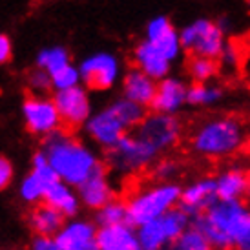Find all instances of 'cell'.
<instances>
[{"label": "cell", "instance_id": "11", "mask_svg": "<svg viewBox=\"0 0 250 250\" xmlns=\"http://www.w3.org/2000/svg\"><path fill=\"white\" fill-rule=\"evenodd\" d=\"M22 113H24L28 128L35 133L48 135V133L59 130V126H61V117H59V111L55 108V103L49 99H28L22 106Z\"/></svg>", "mask_w": 250, "mask_h": 250}, {"label": "cell", "instance_id": "32", "mask_svg": "<svg viewBox=\"0 0 250 250\" xmlns=\"http://www.w3.org/2000/svg\"><path fill=\"white\" fill-rule=\"evenodd\" d=\"M217 64L219 68H225V70H236L239 64V53L234 44H229V42L225 44L223 51L217 57Z\"/></svg>", "mask_w": 250, "mask_h": 250}, {"label": "cell", "instance_id": "28", "mask_svg": "<svg viewBox=\"0 0 250 250\" xmlns=\"http://www.w3.org/2000/svg\"><path fill=\"white\" fill-rule=\"evenodd\" d=\"M172 249L175 250H210V243L207 241V237L203 236L201 230H197L195 227H187L179 234V237L172 243Z\"/></svg>", "mask_w": 250, "mask_h": 250}, {"label": "cell", "instance_id": "34", "mask_svg": "<svg viewBox=\"0 0 250 250\" xmlns=\"http://www.w3.org/2000/svg\"><path fill=\"white\" fill-rule=\"evenodd\" d=\"M13 179V167L6 157H0V190L9 187V183Z\"/></svg>", "mask_w": 250, "mask_h": 250}, {"label": "cell", "instance_id": "13", "mask_svg": "<svg viewBox=\"0 0 250 250\" xmlns=\"http://www.w3.org/2000/svg\"><path fill=\"white\" fill-rule=\"evenodd\" d=\"M187 83L181 81L179 77H163L161 81H157V90L148 110L177 115L181 108L187 104Z\"/></svg>", "mask_w": 250, "mask_h": 250}, {"label": "cell", "instance_id": "3", "mask_svg": "<svg viewBox=\"0 0 250 250\" xmlns=\"http://www.w3.org/2000/svg\"><path fill=\"white\" fill-rule=\"evenodd\" d=\"M245 143L241 123L234 117H214L205 121L192 133L190 145L203 157H225L236 153Z\"/></svg>", "mask_w": 250, "mask_h": 250}, {"label": "cell", "instance_id": "14", "mask_svg": "<svg viewBox=\"0 0 250 250\" xmlns=\"http://www.w3.org/2000/svg\"><path fill=\"white\" fill-rule=\"evenodd\" d=\"M97 227L90 221H71L55 234L57 250H97Z\"/></svg>", "mask_w": 250, "mask_h": 250}, {"label": "cell", "instance_id": "1", "mask_svg": "<svg viewBox=\"0 0 250 250\" xmlns=\"http://www.w3.org/2000/svg\"><path fill=\"white\" fill-rule=\"evenodd\" d=\"M215 250H250V208L241 199H217L190 219Z\"/></svg>", "mask_w": 250, "mask_h": 250}, {"label": "cell", "instance_id": "5", "mask_svg": "<svg viewBox=\"0 0 250 250\" xmlns=\"http://www.w3.org/2000/svg\"><path fill=\"white\" fill-rule=\"evenodd\" d=\"M161 153L133 132H126L115 145L106 150V161L119 174H137L150 168Z\"/></svg>", "mask_w": 250, "mask_h": 250}, {"label": "cell", "instance_id": "15", "mask_svg": "<svg viewBox=\"0 0 250 250\" xmlns=\"http://www.w3.org/2000/svg\"><path fill=\"white\" fill-rule=\"evenodd\" d=\"M133 62H135V68L145 71L146 75L152 77L153 81H161L163 77L170 75L172 64H174L148 39L141 41L135 46V49H133Z\"/></svg>", "mask_w": 250, "mask_h": 250}, {"label": "cell", "instance_id": "21", "mask_svg": "<svg viewBox=\"0 0 250 250\" xmlns=\"http://www.w3.org/2000/svg\"><path fill=\"white\" fill-rule=\"evenodd\" d=\"M135 232H137L139 249H143V250H161L172 245V241H170V237H168V234H167V229H165V223L161 219V215L155 217V219H150V221L143 223L139 227H135Z\"/></svg>", "mask_w": 250, "mask_h": 250}, {"label": "cell", "instance_id": "8", "mask_svg": "<svg viewBox=\"0 0 250 250\" xmlns=\"http://www.w3.org/2000/svg\"><path fill=\"white\" fill-rule=\"evenodd\" d=\"M81 83H84L93 91L110 90L117 84L121 77V62L113 53L99 51L93 55L86 57L81 66Z\"/></svg>", "mask_w": 250, "mask_h": 250}, {"label": "cell", "instance_id": "16", "mask_svg": "<svg viewBox=\"0 0 250 250\" xmlns=\"http://www.w3.org/2000/svg\"><path fill=\"white\" fill-rule=\"evenodd\" d=\"M77 195H79V201L91 210L101 208L104 203L113 199V188L108 181L103 165L77 187Z\"/></svg>", "mask_w": 250, "mask_h": 250}, {"label": "cell", "instance_id": "26", "mask_svg": "<svg viewBox=\"0 0 250 250\" xmlns=\"http://www.w3.org/2000/svg\"><path fill=\"white\" fill-rule=\"evenodd\" d=\"M66 64H70V55L61 46L42 49L39 57H37V68H42L44 71H48L49 75L55 73L57 70H61Z\"/></svg>", "mask_w": 250, "mask_h": 250}, {"label": "cell", "instance_id": "24", "mask_svg": "<svg viewBox=\"0 0 250 250\" xmlns=\"http://www.w3.org/2000/svg\"><path fill=\"white\" fill-rule=\"evenodd\" d=\"M64 215L57 208L44 205L41 208L35 210V214L31 215V227L42 234V236H55L64 225Z\"/></svg>", "mask_w": 250, "mask_h": 250}, {"label": "cell", "instance_id": "7", "mask_svg": "<svg viewBox=\"0 0 250 250\" xmlns=\"http://www.w3.org/2000/svg\"><path fill=\"white\" fill-rule=\"evenodd\" d=\"M135 135L152 145L159 153H167L179 143L183 135V125L174 113L148 110L145 119L132 130Z\"/></svg>", "mask_w": 250, "mask_h": 250}, {"label": "cell", "instance_id": "22", "mask_svg": "<svg viewBox=\"0 0 250 250\" xmlns=\"http://www.w3.org/2000/svg\"><path fill=\"white\" fill-rule=\"evenodd\" d=\"M225 97L221 86L207 83H192L187 88V104L195 106V108H207L221 103Z\"/></svg>", "mask_w": 250, "mask_h": 250}, {"label": "cell", "instance_id": "4", "mask_svg": "<svg viewBox=\"0 0 250 250\" xmlns=\"http://www.w3.org/2000/svg\"><path fill=\"white\" fill-rule=\"evenodd\" d=\"M181 195V187L175 181L157 183L148 188H143L126 201V221L132 227L155 219L177 207Z\"/></svg>", "mask_w": 250, "mask_h": 250}, {"label": "cell", "instance_id": "29", "mask_svg": "<svg viewBox=\"0 0 250 250\" xmlns=\"http://www.w3.org/2000/svg\"><path fill=\"white\" fill-rule=\"evenodd\" d=\"M49 183L42 179L37 172H31L28 177H24V181L21 183V195L24 201L28 203H35L41 201L44 197V192H46V187Z\"/></svg>", "mask_w": 250, "mask_h": 250}, {"label": "cell", "instance_id": "23", "mask_svg": "<svg viewBox=\"0 0 250 250\" xmlns=\"http://www.w3.org/2000/svg\"><path fill=\"white\" fill-rule=\"evenodd\" d=\"M111 111L117 115V119L123 123L128 132H132L135 126L139 125L141 121L145 119V115L148 113V108L139 103H135V101H130V99L126 97H121L117 101H113L111 103Z\"/></svg>", "mask_w": 250, "mask_h": 250}, {"label": "cell", "instance_id": "37", "mask_svg": "<svg viewBox=\"0 0 250 250\" xmlns=\"http://www.w3.org/2000/svg\"><path fill=\"white\" fill-rule=\"evenodd\" d=\"M247 4H249V9H250V0H247Z\"/></svg>", "mask_w": 250, "mask_h": 250}, {"label": "cell", "instance_id": "31", "mask_svg": "<svg viewBox=\"0 0 250 250\" xmlns=\"http://www.w3.org/2000/svg\"><path fill=\"white\" fill-rule=\"evenodd\" d=\"M181 167L174 159H157L152 165V177L157 183H167V181H175L179 175Z\"/></svg>", "mask_w": 250, "mask_h": 250}, {"label": "cell", "instance_id": "30", "mask_svg": "<svg viewBox=\"0 0 250 250\" xmlns=\"http://www.w3.org/2000/svg\"><path fill=\"white\" fill-rule=\"evenodd\" d=\"M77 84H81V73H79V68L71 66V64H66L55 73H51V86L55 88V91L68 90Z\"/></svg>", "mask_w": 250, "mask_h": 250}, {"label": "cell", "instance_id": "6", "mask_svg": "<svg viewBox=\"0 0 250 250\" xmlns=\"http://www.w3.org/2000/svg\"><path fill=\"white\" fill-rule=\"evenodd\" d=\"M179 41L183 51L190 55L210 57L217 61V57L227 44V33L219 28L215 21L195 19L179 29Z\"/></svg>", "mask_w": 250, "mask_h": 250}, {"label": "cell", "instance_id": "35", "mask_svg": "<svg viewBox=\"0 0 250 250\" xmlns=\"http://www.w3.org/2000/svg\"><path fill=\"white\" fill-rule=\"evenodd\" d=\"M33 249L35 250H57L55 239H51V236H39L33 241Z\"/></svg>", "mask_w": 250, "mask_h": 250}, {"label": "cell", "instance_id": "12", "mask_svg": "<svg viewBox=\"0 0 250 250\" xmlns=\"http://www.w3.org/2000/svg\"><path fill=\"white\" fill-rule=\"evenodd\" d=\"M84 128H86V133L91 137V141H95L99 146H103L106 150L111 148L128 132L123 126V123L117 119V115L111 111V108L91 113L88 121L84 123Z\"/></svg>", "mask_w": 250, "mask_h": 250}, {"label": "cell", "instance_id": "33", "mask_svg": "<svg viewBox=\"0 0 250 250\" xmlns=\"http://www.w3.org/2000/svg\"><path fill=\"white\" fill-rule=\"evenodd\" d=\"M29 83H31V86L37 88V90H46V88L51 86V75H49L48 71L42 70V68H39V70H35L31 73Z\"/></svg>", "mask_w": 250, "mask_h": 250}, {"label": "cell", "instance_id": "27", "mask_svg": "<svg viewBox=\"0 0 250 250\" xmlns=\"http://www.w3.org/2000/svg\"><path fill=\"white\" fill-rule=\"evenodd\" d=\"M95 221H97L99 227L117 225V223H128L126 221V201L110 199L108 203H104L101 208H97Z\"/></svg>", "mask_w": 250, "mask_h": 250}, {"label": "cell", "instance_id": "2", "mask_svg": "<svg viewBox=\"0 0 250 250\" xmlns=\"http://www.w3.org/2000/svg\"><path fill=\"white\" fill-rule=\"evenodd\" d=\"M42 152L48 157L57 177L75 188L101 167V161L88 146L57 130L48 133Z\"/></svg>", "mask_w": 250, "mask_h": 250}, {"label": "cell", "instance_id": "10", "mask_svg": "<svg viewBox=\"0 0 250 250\" xmlns=\"http://www.w3.org/2000/svg\"><path fill=\"white\" fill-rule=\"evenodd\" d=\"M217 190H215V177H201L181 188L179 205L190 217L203 214L217 201Z\"/></svg>", "mask_w": 250, "mask_h": 250}, {"label": "cell", "instance_id": "17", "mask_svg": "<svg viewBox=\"0 0 250 250\" xmlns=\"http://www.w3.org/2000/svg\"><path fill=\"white\" fill-rule=\"evenodd\" d=\"M95 241L99 250H141L135 227L130 223L99 227Z\"/></svg>", "mask_w": 250, "mask_h": 250}, {"label": "cell", "instance_id": "9", "mask_svg": "<svg viewBox=\"0 0 250 250\" xmlns=\"http://www.w3.org/2000/svg\"><path fill=\"white\" fill-rule=\"evenodd\" d=\"M53 103L59 111L61 123L71 126V128L83 126L91 115L90 97L81 84L68 88V90H57Z\"/></svg>", "mask_w": 250, "mask_h": 250}, {"label": "cell", "instance_id": "36", "mask_svg": "<svg viewBox=\"0 0 250 250\" xmlns=\"http://www.w3.org/2000/svg\"><path fill=\"white\" fill-rule=\"evenodd\" d=\"M11 57V42L6 35H0V64L9 61Z\"/></svg>", "mask_w": 250, "mask_h": 250}, {"label": "cell", "instance_id": "20", "mask_svg": "<svg viewBox=\"0 0 250 250\" xmlns=\"http://www.w3.org/2000/svg\"><path fill=\"white\" fill-rule=\"evenodd\" d=\"M250 188L249 175L239 168H230L215 177V190L219 199H241Z\"/></svg>", "mask_w": 250, "mask_h": 250}, {"label": "cell", "instance_id": "25", "mask_svg": "<svg viewBox=\"0 0 250 250\" xmlns=\"http://www.w3.org/2000/svg\"><path fill=\"white\" fill-rule=\"evenodd\" d=\"M219 73V64L210 57L190 55L188 61V75L194 83H208Z\"/></svg>", "mask_w": 250, "mask_h": 250}, {"label": "cell", "instance_id": "19", "mask_svg": "<svg viewBox=\"0 0 250 250\" xmlns=\"http://www.w3.org/2000/svg\"><path fill=\"white\" fill-rule=\"evenodd\" d=\"M44 203L57 208L64 217H73L79 212L81 201L79 195L71 190V187L68 183H64L61 179H55L53 183H49L44 192Z\"/></svg>", "mask_w": 250, "mask_h": 250}, {"label": "cell", "instance_id": "18", "mask_svg": "<svg viewBox=\"0 0 250 250\" xmlns=\"http://www.w3.org/2000/svg\"><path fill=\"white\" fill-rule=\"evenodd\" d=\"M155 90H157V81H153L152 77H148L139 68L128 70L123 77V97L135 101L146 108L152 103Z\"/></svg>", "mask_w": 250, "mask_h": 250}]
</instances>
